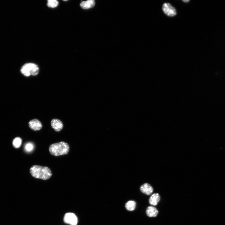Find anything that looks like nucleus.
I'll list each match as a JSON object with an SVG mask.
<instances>
[{
  "mask_svg": "<svg viewBox=\"0 0 225 225\" xmlns=\"http://www.w3.org/2000/svg\"><path fill=\"white\" fill-rule=\"evenodd\" d=\"M63 221L65 223L71 225H77L78 220L77 217L74 214L68 213L64 215Z\"/></svg>",
  "mask_w": 225,
  "mask_h": 225,
  "instance_id": "obj_4",
  "label": "nucleus"
},
{
  "mask_svg": "<svg viewBox=\"0 0 225 225\" xmlns=\"http://www.w3.org/2000/svg\"><path fill=\"white\" fill-rule=\"evenodd\" d=\"M183 1L185 3H187L190 1L189 0H185V1Z\"/></svg>",
  "mask_w": 225,
  "mask_h": 225,
  "instance_id": "obj_16",
  "label": "nucleus"
},
{
  "mask_svg": "<svg viewBox=\"0 0 225 225\" xmlns=\"http://www.w3.org/2000/svg\"><path fill=\"white\" fill-rule=\"evenodd\" d=\"M162 9L164 13L168 17H173L176 14V9L170 3H164L163 5Z\"/></svg>",
  "mask_w": 225,
  "mask_h": 225,
  "instance_id": "obj_5",
  "label": "nucleus"
},
{
  "mask_svg": "<svg viewBox=\"0 0 225 225\" xmlns=\"http://www.w3.org/2000/svg\"><path fill=\"white\" fill-rule=\"evenodd\" d=\"M160 198V196L158 193H155L150 197L149 200V203L151 205H156L159 202Z\"/></svg>",
  "mask_w": 225,
  "mask_h": 225,
  "instance_id": "obj_11",
  "label": "nucleus"
},
{
  "mask_svg": "<svg viewBox=\"0 0 225 225\" xmlns=\"http://www.w3.org/2000/svg\"><path fill=\"white\" fill-rule=\"evenodd\" d=\"M34 146L33 144L31 142H29L26 144L25 146V151L27 152H30L32 151Z\"/></svg>",
  "mask_w": 225,
  "mask_h": 225,
  "instance_id": "obj_14",
  "label": "nucleus"
},
{
  "mask_svg": "<svg viewBox=\"0 0 225 225\" xmlns=\"http://www.w3.org/2000/svg\"><path fill=\"white\" fill-rule=\"evenodd\" d=\"M95 2L94 0H88L86 1L83 2L80 4V6L84 9H88L94 7Z\"/></svg>",
  "mask_w": 225,
  "mask_h": 225,
  "instance_id": "obj_9",
  "label": "nucleus"
},
{
  "mask_svg": "<svg viewBox=\"0 0 225 225\" xmlns=\"http://www.w3.org/2000/svg\"><path fill=\"white\" fill-rule=\"evenodd\" d=\"M30 171L33 177L44 180L49 179L52 175L51 170L47 167L35 165L30 168Z\"/></svg>",
  "mask_w": 225,
  "mask_h": 225,
  "instance_id": "obj_1",
  "label": "nucleus"
},
{
  "mask_svg": "<svg viewBox=\"0 0 225 225\" xmlns=\"http://www.w3.org/2000/svg\"><path fill=\"white\" fill-rule=\"evenodd\" d=\"M39 69L36 64L34 63H27L23 65L21 69V73L26 77L30 75L35 76L39 73Z\"/></svg>",
  "mask_w": 225,
  "mask_h": 225,
  "instance_id": "obj_3",
  "label": "nucleus"
},
{
  "mask_svg": "<svg viewBox=\"0 0 225 225\" xmlns=\"http://www.w3.org/2000/svg\"><path fill=\"white\" fill-rule=\"evenodd\" d=\"M58 5L59 2L56 0H49L48 1L47 5L50 8H55L57 7Z\"/></svg>",
  "mask_w": 225,
  "mask_h": 225,
  "instance_id": "obj_15",
  "label": "nucleus"
},
{
  "mask_svg": "<svg viewBox=\"0 0 225 225\" xmlns=\"http://www.w3.org/2000/svg\"><path fill=\"white\" fill-rule=\"evenodd\" d=\"M136 203L134 201H129L125 204V207L126 210L128 211H134L136 207Z\"/></svg>",
  "mask_w": 225,
  "mask_h": 225,
  "instance_id": "obj_12",
  "label": "nucleus"
},
{
  "mask_svg": "<svg viewBox=\"0 0 225 225\" xmlns=\"http://www.w3.org/2000/svg\"><path fill=\"white\" fill-rule=\"evenodd\" d=\"M29 124V127L34 131L40 130L42 127V125L41 122L36 119L31 120Z\"/></svg>",
  "mask_w": 225,
  "mask_h": 225,
  "instance_id": "obj_6",
  "label": "nucleus"
},
{
  "mask_svg": "<svg viewBox=\"0 0 225 225\" xmlns=\"http://www.w3.org/2000/svg\"><path fill=\"white\" fill-rule=\"evenodd\" d=\"M140 190L143 193L147 195H150L153 191V188L147 183L142 185L140 187Z\"/></svg>",
  "mask_w": 225,
  "mask_h": 225,
  "instance_id": "obj_8",
  "label": "nucleus"
},
{
  "mask_svg": "<svg viewBox=\"0 0 225 225\" xmlns=\"http://www.w3.org/2000/svg\"><path fill=\"white\" fill-rule=\"evenodd\" d=\"M146 213L148 216L152 217L156 216L158 214V211L155 207L149 206L147 209Z\"/></svg>",
  "mask_w": 225,
  "mask_h": 225,
  "instance_id": "obj_10",
  "label": "nucleus"
},
{
  "mask_svg": "<svg viewBox=\"0 0 225 225\" xmlns=\"http://www.w3.org/2000/svg\"><path fill=\"white\" fill-rule=\"evenodd\" d=\"M52 127L56 132H59L63 127V123L60 120L57 119H53L51 122Z\"/></svg>",
  "mask_w": 225,
  "mask_h": 225,
  "instance_id": "obj_7",
  "label": "nucleus"
},
{
  "mask_svg": "<svg viewBox=\"0 0 225 225\" xmlns=\"http://www.w3.org/2000/svg\"><path fill=\"white\" fill-rule=\"evenodd\" d=\"M49 149L52 155L58 156L67 154L69 151V146L67 143L62 141L51 144Z\"/></svg>",
  "mask_w": 225,
  "mask_h": 225,
  "instance_id": "obj_2",
  "label": "nucleus"
},
{
  "mask_svg": "<svg viewBox=\"0 0 225 225\" xmlns=\"http://www.w3.org/2000/svg\"><path fill=\"white\" fill-rule=\"evenodd\" d=\"M22 142V139L19 137L15 138L13 141V146L16 148H19L21 146Z\"/></svg>",
  "mask_w": 225,
  "mask_h": 225,
  "instance_id": "obj_13",
  "label": "nucleus"
}]
</instances>
